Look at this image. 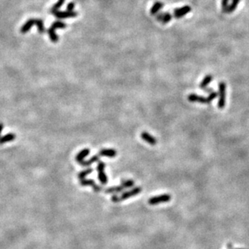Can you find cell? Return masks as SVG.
<instances>
[{"label": "cell", "instance_id": "4fadbf2b", "mask_svg": "<svg viewBox=\"0 0 249 249\" xmlns=\"http://www.w3.org/2000/svg\"><path fill=\"white\" fill-rule=\"evenodd\" d=\"M89 153H90L89 149H88V148H87V149H84V150H81L79 153L77 154V155H76L75 157V160L79 164V163L84 161L85 157H87V156L89 155Z\"/></svg>", "mask_w": 249, "mask_h": 249}, {"label": "cell", "instance_id": "d4e9b609", "mask_svg": "<svg viewBox=\"0 0 249 249\" xmlns=\"http://www.w3.org/2000/svg\"><path fill=\"white\" fill-rule=\"evenodd\" d=\"M218 92H214V91L210 92V93L209 94L208 97L206 98V99H207V103H208V104L211 103V102H212L213 100H214V99H215V98H217V96H218Z\"/></svg>", "mask_w": 249, "mask_h": 249}, {"label": "cell", "instance_id": "4dcf8cb0", "mask_svg": "<svg viewBox=\"0 0 249 249\" xmlns=\"http://www.w3.org/2000/svg\"><path fill=\"white\" fill-rule=\"evenodd\" d=\"M236 249H243V248H236Z\"/></svg>", "mask_w": 249, "mask_h": 249}, {"label": "cell", "instance_id": "e0dca14e", "mask_svg": "<svg viewBox=\"0 0 249 249\" xmlns=\"http://www.w3.org/2000/svg\"><path fill=\"white\" fill-rule=\"evenodd\" d=\"M15 138H16V135H14V134H8V135H6L5 136L1 137L0 138V145L3 144L5 142L13 141Z\"/></svg>", "mask_w": 249, "mask_h": 249}, {"label": "cell", "instance_id": "44dd1931", "mask_svg": "<svg viewBox=\"0 0 249 249\" xmlns=\"http://www.w3.org/2000/svg\"><path fill=\"white\" fill-rule=\"evenodd\" d=\"M93 171V169H92V168H88V169L84 170V171H81V172H79L78 175V177L79 179V180H84L85 179L86 176L88 175H89V174H91Z\"/></svg>", "mask_w": 249, "mask_h": 249}, {"label": "cell", "instance_id": "f1b7e54d", "mask_svg": "<svg viewBox=\"0 0 249 249\" xmlns=\"http://www.w3.org/2000/svg\"><path fill=\"white\" fill-rule=\"evenodd\" d=\"M204 91H206V92H213V90L211 89V88H206V89L204 90Z\"/></svg>", "mask_w": 249, "mask_h": 249}, {"label": "cell", "instance_id": "5bb4252c", "mask_svg": "<svg viewBox=\"0 0 249 249\" xmlns=\"http://www.w3.org/2000/svg\"><path fill=\"white\" fill-rule=\"evenodd\" d=\"M164 6V4L162 2H160V1H158V2L155 3V4L152 6V8H150V15H152V16H155V15H156V14H158V12H160V10Z\"/></svg>", "mask_w": 249, "mask_h": 249}, {"label": "cell", "instance_id": "83f0119b", "mask_svg": "<svg viewBox=\"0 0 249 249\" xmlns=\"http://www.w3.org/2000/svg\"><path fill=\"white\" fill-rule=\"evenodd\" d=\"M112 201H113V202H119V197L117 196V195H113V197H112Z\"/></svg>", "mask_w": 249, "mask_h": 249}, {"label": "cell", "instance_id": "7a4b0ae2", "mask_svg": "<svg viewBox=\"0 0 249 249\" xmlns=\"http://www.w3.org/2000/svg\"><path fill=\"white\" fill-rule=\"evenodd\" d=\"M226 84L224 82H220L218 85V109H224L226 105Z\"/></svg>", "mask_w": 249, "mask_h": 249}, {"label": "cell", "instance_id": "6da1fadb", "mask_svg": "<svg viewBox=\"0 0 249 249\" xmlns=\"http://www.w3.org/2000/svg\"><path fill=\"white\" fill-rule=\"evenodd\" d=\"M33 25L37 26V29H38L39 33L42 34V33H45V26H44V23H43V20H40V19H30V20H27L26 23H24V24L21 27V28H20V33H28V32L31 29V28L33 27Z\"/></svg>", "mask_w": 249, "mask_h": 249}, {"label": "cell", "instance_id": "ba28073f", "mask_svg": "<svg viewBox=\"0 0 249 249\" xmlns=\"http://www.w3.org/2000/svg\"><path fill=\"white\" fill-rule=\"evenodd\" d=\"M80 185H83V186H92L93 188V190L95 191V193H98V192H100L102 191V187L99 186L95 184V181L93 180H81L80 181Z\"/></svg>", "mask_w": 249, "mask_h": 249}, {"label": "cell", "instance_id": "cb8c5ba5", "mask_svg": "<svg viewBox=\"0 0 249 249\" xmlns=\"http://www.w3.org/2000/svg\"><path fill=\"white\" fill-rule=\"evenodd\" d=\"M65 0H58V2L56 4H54L53 6L52 7V8H51V13H53V12H56V11H58L59 9V8H61V7L63 5V3H64Z\"/></svg>", "mask_w": 249, "mask_h": 249}, {"label": "cell", "instance_id": "277c9868", "mask_svg": "<svg viewBox=\"0 0 249 249\" xmlns=\"http://www.w3.org/2000/svg\"><path fill=\"white\" fill-rule=\"evenodd\" d=\"M171 199V195L164 194V195H160V196H156V197H151L150 199H149L148 203L150 205H152V206H155V205L160 204V203L167 202V201H169Z\"/></svg>", "mask_w": 249, "mask_h": 249}, {"label": "cell", "instance_id": "5b68a950", "mask_svg": "<svg viewBox=\"0 0 249 249\" xmlns=\"http://www.w3.org/2000/svg\"><path fill=\"white\" fill-rule=\"evenodd\" d=\"M142 192V188L141 187H136V188H134L131 190L128 191V192H125L124 193H123L121 195V197H119V202L123 200H126V199L130 198L131 197H134V196H136L137 194L140 193Z\"/></svg>", "mask_w": 249, "mask_h": 249}, {"label": "cell", "instance_id": "9a60e30c", "mask_svg": "<svg viewBox=\"0 0 249 249\" xmlns=\"http://www.w3.org/2000/svg\"><path fill=\"white\" fill-rule=\"evenodd\" d=\"M212 79H213V76L211 75V74H207V75L205 76V78L203 79L202 81L201 82L200 86H199L201 89H202V90L206 89L207 86H208L209 84L211 83Z\"/></svg>", "mask_w": 249, "mask_h": 249}, {"label": "cell", "instance_id": "ffe728a7", "mask_svg": "<svg viewBox=\"0 0 249 249\" xmlns=\"http://www.w3.org/2000/svg\"><path fill=\"white\" fill-rule=\"evenodd\" d=\"M124 188L122 186H119V187H112V188H109V189H105L104 192L106 193H120V192H122L124 190Z\"/></svg>", "mask_w": 249, "mask_h": 249}, {"label": "cell", "instance_id": "4316f807", "mask_svg": "<svg viewBox=\"0 0 249 249\" xmlns=\"http://www.w3.org/2000/svg\"><path fill=\"white\" fill-rule=\"evenodd\" d=\"M74 7H75V4H74L73 2H71V3H68L66 9H67V11H68V12H74Z\"/></svg>", "mask_w": 249, "mask_h": 249}, {"label": "cell", "instance_id": "ac0fdd59", "mask_svg": "<svg viewBox=\"0 0 249 249\" xmlns=\"http://www.w3.org/2000/svg\"><path fill=\"white\" fill-rule=\"evenodd\" d=\"M99 155H94L93 157L91 158L89 160H88V161H83L81 162V163H79L80 165L84 166V167H88V166H90L91 164H92L93 163H95V162L98 161V160H99Z\"/></svg>", "mask_w": 249, "mask_h": 249}, {"label": "cell", "instance_id": "8fae6325", "mask_svg": "<svg viewBox=\"0 0 249 249\" xmlns=\"http://www.w3.org/2000/svg\"><path fill=\"white\" fill-rule=\"evenodd\" d=\"M141 138H142V140L146 141L147 143H149L151 146H155L157 143V140L155 139V138H154L152 135L146 132H142L141 134Z\"/></svg>", "mask_w": 249, "mask_h": 249}, {"label": "cell", "instance_id": "3957f363", "mask_svg": "<svg viewBox=\"0 0 249 249\" xmlns=\"http://www.w3.org/2000/svg\"><path fill=\"white\" fill-rule=\"evenodd\" d=\"M105 164L102 161L98 162L97 171H98V179L99 180L102 185H106L108 183V178L106 173L104 172Z\"/></svg>", "mask_w": 249, "mask_h": 249}, {"label": "cell", "instance_id": "30bf717a", "mask_svg": "<svg viewBox=\"0 0 249 249\" xmlns=\"http://www.w3.org/2000/svg\"><path fill=\"white\" fill-rule=\"evenodd\" d=\"M188 99L190 102H198V103L201 104H208L207 103L206 98L197 95V94H190L188 96Z\"/></svg>", "mask_w": 249, "mask_h": 249}, {"label": "cell", "instance_id": "52a82bcc", "mask_svg": "<svg viewBox=\"0 0 249 249\" xmlns=\"http://www.w3.org/2000/svg\"><path fill=\"white\" fill-rule=\"evenodd\" d=\"M191 8L189 6H185L182 7V8H176L174 10V17L176 18V19H180V18H182L186 15V14L189 13L191 12Z\"/></svg>", "mask_w": 249, "mask_h": 249}, {"label": "cell", "instance_id": "2e32d148", "mask_svg": "<svg viewBox=\"0 0 249 249\" xmlns=\"http://www.w3.org/2000/svg\"><path fill=\"white\" fill-rule=\"evenodd\" d=\"M55 31H56V28H54L53 26H50L49 30H48V34H49V37L50 38V41L53 43H57L58 41V37L57 36Z\"/></svg>", "mask_w": 249, "mask_h": 249}, {"label": "cell", "instance_id": "f546056e", "mask_svg": "<svg viewBox=\"0 0 249 249\" xmlns=\"http://www.w3.org/2000/svg\"><path fill=\"white\" fill-rule=\"evenodd\" d=\"M3 129V124L0 123V135H1V133H2ZM0 138H1V137H0Z\"/></svg>", "mask_w": 249, "mask_h": 249}, {"label": "cell", "instance_id": "d6986e66", "mask_svg": "<svg viewBox=\"0 0 249 249\" xmlns=\"http://www.w3.org/2000/svg\"><path fill=\"white\" fill-rule=\"evenodd\" d=\"M240 0H232L231 3L230 4V6H228L227 11H226V13H231V12H235L237 8L238 5H239Z\"/></svg>", "mask_w": 249, "mask_h": 249}, {"label": "cell", "instance_id": "8992f818", "mask_svg": "<svg viewBox=\"0 0 249 249\" xmlns=\"http://www.w3.org/2000/svg\"><path fill=\"white\" fill-rule=\"evenodd\" d=\"M53 15H54L55 17L58 18V19H66V18H74L78 16V13L75 12H59V11H56V12H53Z\"/></svg>", "mask_w": 249, "mask_h": 249}, {"label": "cell", "instance_id": "603a6c76", "mask_svg": "<svg viewBox=\"0 0 249 249\" xmlns=\"http://www.w3.org/2000/svg\"><path fill=\"white\" fill-rule=\"evenodd\" d=\"M134 185H135V181L132 180H127L122 181V183H121V186L124 189H128V188H131V187L134 186Z\"/></svg>", "mask_w": 249, "mask_h": 249}, {"label": "cell", "instance_id": "484cf974", "mask_svg": "<svg viewBox=\"0 0 249 249\" xmlns=\"http://www.w3.org/2000/svg\"><path fill=\"white\" fill-rule=\"evenodd\" d=\"M230 0H222L221 2V6H222V11L225 13H226L228 8V3H229Z\"/></svg>", "mask_w": 249, "mask_h": 249}, {"label": "cell", "instance_id": "7402d4cb", "mask_svg": "<svg viewBox=\"0 0 249 249\" xmlns=\"http://www.w3.org/2000/svg\"><path fill=\"white\" fill-rule=\"evenodd\" d=\"M51 26H53V28H55L56 29H58V28H60V29H64V28H66V23H63V22H62V21L53 22V23L51 24Z\"/></svg>", "mask_w": 249, "mask_h": 249}, {"label": "cell", "instance_id": "9c48e42d", "mask_svg": "<svg viewBox=\"0 0 249 249\" xmlns=\"http://www.w3.org/2000/svg\"><path fill=\"white\" fill-rule=\"evenodd\" d=\"M172 16L169 12H162V13H158L156 15V20L161 22L162 23H167L171 21Z\"/></svg>", "mask_w": 249, "mask_h": 249}, {"label": "cell", "instance_id": "7c38bea8", "mask_svg": "<svg viewBox=\"0 0 249 249\" xmlns=\"http://www.w3.org/2000/svg\"><path fill=\"white\" fill-rule=\"evenodd\" d=\"M117 150L114 149H102L99 150V155L107 156L109 158H113L117 155Z\"/></svg>", "mask_w": 249, "mask_h": 249}]
</instances>
